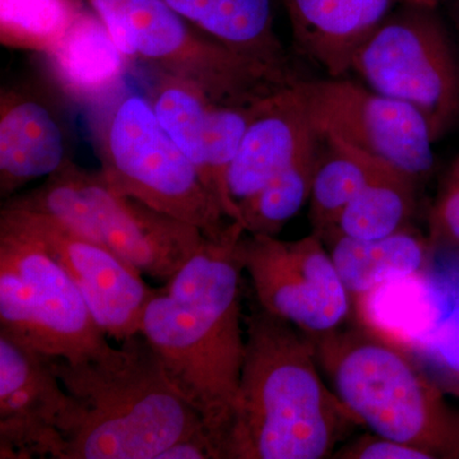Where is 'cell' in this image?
<instances>
[{"label":"cell","instance_id":"obj_18","mask_svg":"<svg viewBox=\"0 0 459 459\" xmlns=\"http://www.w3.org/2000/svg\"><path fill=\"white\" fill-rule=\"evenodd\" d=\"M322 238L352 298L418 276L428 267L433 249L430 238L409 228L376 240H359L334 231Z\"/></svg>","mask_w":459,"mask_h":459},{"label":"cell","instance_id":"obj_23","mask_svg":"<svg viewBox=\"0 0 459 459\" xmlns=\"http://www.w3.org/2000/svg\"><path fill=\"white\" fill-rule=\"evenodd\" d=\"M153 74L155 78L151 82L147 98L152 104L157 119L171 140L195 164L207 186L205 126L208 108L213 101L188 81L164 72L153 71Z\"/></svg>","mask_w":459,"mask_h":459},{"label":"cell","instance_id":"obj_16","mask_svg":"<svg viewBox=\"0 0 459 459\" xmlns=\"http://www.w3.org/2000/svg\"><path fill=\"white\" fill-rule=\"evenodd\" d=\"M39 56L57 92L87 108L124 89L133 65L90 7L84 9L62 40Z\"/></svg>","mask_w":459,"mask_h":459},{"label":"cell","instance_id":"obj_25","mask_svg":"<svg viewBox=\"0 0 459 459\" xmlns=\"http://www.w3.org/2000/svg\"><path fill=\"white\" fill-rule=\"evenodd\" d=\"M87 7L86 0H0V42L11 49L45 53Z\"/></svg>","mask_w":459,"mask_h":459},{"label":"cell","instance_id":"obj_15","mask_svg":"<svg viewBox=\"0 0 459 459\" xmlns=\"http://www.w3.org/2000/svg\"><path fill=\"white\" fill-rule=\"evenodd\" d=\"M65 126L36 95L3 89L0 95V198L8 201L27 184L48 178L68 160Z\"/></svg>","mask_w":459,"mask_h":459},{"label":"cell","instance_id":"obj_2","mask_svg":"<svg viewBox=\"0 0 459 459\" xmlns=\"http://www.w3.org/2000/svg\"><path fill=\"white\" fill-rule=\"evenodd\" d=\"M221 459H325L359 427L323 382L310 338L256 305Z\"/></svg>","mask_w":459,"mask_h":459},{"label":"cell","instance_id":"obj_7","mask_svg":"<svg viewBox=\"0 0 459 459\" xmlns=\"http://www.w3.org/2000/svg\"><path fill=\"white\" fill-rule=\"evenodd\" d=\"M0 332L49 358L71 364L113 346L65 268L3 210Z\"/></svg>","mask_w":459,"mask_h":459},{"label":"cell","instance_id":"obj_31","mask_svg":"<svg viewBox=\"0 0 459 459\" xmlns=\"http://www.w3.org/2000/svg\"><path fill=\"white\" fill-rule=\"evenodd\" d=\"M451 183L459 184V156L452 168Z\"/></svg>","mask_w":459,"mask_h":459},{"label":"cell","instance_id":"obj_24","mask_svg":"<svg viewBox=\"0 0 459 459\" xmlns=\"http://www.w3.org/2000/svg\"><path fill=\"white\" fill-rule=\"evenodd\" d=\"M86 175V169L68 160L40 186L9 198L3 205L50 217L80 237L107 247L87 190Z\"/></svg>","mask_w":459,"mask_h":459},{"label":"cell","instance_id":"obj_17","mask_svg":"<svg viewBox=\"0 0 459 459\" xmlns=\"http://www.w3.org/2000/svg\"><path fill=\"white\" fill-rule=\"evenodd\" d=\"M305 56L332 78L351 72L362 42L388 13L391 0H282Z\"/></svg>","mask_w":459,"mask_h":459},{"label":"cell","instance_id":"obj_19","mask_svg":"<svg viewBox=\"0 0 459 459\" xmlns=\"http://www.w3.org/2000/svg\"><path fill=\"white\" fill-rule=\"evenodd\" d=\"M179 16L232 49L290 68L272 0H164Z\"/></svg>","mask_w":459,"mask_h":459},{"label":"cell","instance_id":"obj_22","mask_svg":"<svg viewBox=\"0 0 459 459\" xmlns=\"http://www.w3.org/2000/svg\"><path fill=\"white\" fill-rule=\"evenodd\" d=\"M319 137L304 148L273 179L238 207V222L252 237H277L312 195Z\"/></svg>","mask_w":459,"mask_h":459},{"label":"cell","instance_id":"obj_4","mask_svg":"<svg viewBox=\"0 0 459 459\" xmlns=\"http://www.w3.org/2000/svg\"><path fill=\"white\" fill-rule=\"evenodd\" d=\"M307 337L334 394L359 424L435 458L451 455L459 416L409 353L364 328L340 327Z\"/></svg>","mask_w":459,"mask_h":459},{"label":"cell","instance_id":"obj_10","mask_svg":"<svg viewBox=\"0 0 459 459\" xmlns=\"http://www.w3.org/2000/svg\"><path fill=\"white\" fill-rule=\"evenodd\" d=\"M240 252L256 303L268 313L307 336L336 331L349 318L352 296L316 232L292 241L244 234Z\"/></svg>","mask_w":459,"mask_h":459},{"label":"cell","instance_id":"obj_14","mask_svg":"<svg viewBox=\"0 0 459 459\" xmlns=\"http://www.w3.org/2000/svg\"><path fill=\"white\" fill-rule=\"evenodd\" d=\"M299 81L263 99L247 126L228 174V195L237 222L238 207L316 140Z\"/></svg>","mask_w":459,"mask_h":459},{"label":"cell","instance_id":"obj_13","mask_svg":"<svg viewBox=\"0 0 459 459\" xmlns=\"http://www.w3.org/2000/svg\"><path fill=\"white\" fill-rule=\"evenodd\" d=\"M86 186L105 246L141 274L166 283L204 246L197 226L117 195L100 171L87 170Z\"/></svg>","mask_w":459,"mask_h":459},{"label":"cell","instance_id":"obj_30","mask_svg":"<svg viewBox=\"0 0 459 459\" xmlns=\"http://www.w3.org/2000/svg\"><path fill=\"white\" fill-rule=\"evenodd\" d=\"M157 459H220L219 446L205 429L172 444Z\"/></svg>","mask_w":459,"mask_h":459},{"label":"cell","instance_id":"obj_32","mask_svg":"<svg viewBox=\"0 0 459 459\" xmlns=\"http://www.w3.org/2000/svg\"><path fill=\"white\" fill-rule=\"evenodd\" d=\"M412 2H415V3H425V2H428V0H412Z\"/></svg>","mask_w":459,"mask_h":459},{"label":"cell","instance_id":"obj_1","mask_svg":"<svg viewBox=\"0 0 459 459\" xmlns=\"http://www.w3.org/2000/svg\"><path fill=\"white\" fill-rule=\"evenodd\" d=\"M234 221L220 238H205L197 255L155 295L141 333L155 350L171 385L221 449L237 402L246 329L241 313L240 241Z\"/></svg>","mask_w":459,"mask_h":459},{"label":"cell","instance_id":"obj_8","mask_svg":"<svg viewBox=\"0 0 459 459\" xmlns=\"http://www.w3.org/2000/svg\"><path fill=\"white\" fill-rule=\"evenodd\" d=\"M355 72L371 90L424 115L434 140L459 115V65L439 21L411 7L385 17L353 56Z\"/></svg>","mask_w":459,"mask_h":459},{"label":"cell","instance_id":"obj_12","mask_svg":"<svg viewBox=\"0 0 459 459\" xmlns=\"http://www.w3.org/2000/svg\"><path fill=\"white\" fill-rule=\"evenodd\" d=\"M66 398L51 358L0 332V458L60 459Z\"/></svg>","mask_w":459,"mask_h":459},{"label":"cell","instance_id":"obj_9","mask_svg":"<svg viewBox=\"0 0 459 459\" xmlns=\"http://www.w3.org/2000/svg\"><path fill=\"white\" fill-rule=\"evenodd\" d=\"M314 131L392 166L415 180L434 168V137L424 115L367 84L342 78L299 81Z\"/></svg>","mask_w":459,"mask_h":459},{"label":"cell","instance_id":"obj_28","mask_svg":"<svg viewBox=\"0 0 459 459\" xmlns=\"http://www.w3.org/2000/svg\"><path fill=\"white\" fill-rule=\"evenodd\" d=\"M332 458L338 459H434L430 453L389 439L382 435L369 434L358 437L336 449Z\"/></svg>","mask_w":459,"mask_h":459},{"label":"cell","instance_id":"obj_27","mask_svg":"<svg viewBox=\"0 0 459 459\" xmlns=\"http://www.w3.org/2000/svg\"><path fill=\"white\" fill-rule=\"evenodd\" d=\"M416 356L440 389L459 395V305L419 338Z\"/></svg>","mask_w":459,"mask_h":459},{"label":"cell","instance_id":"obj_21","mask_svg":"<svg viewBox=\"0 0 459 459\" xmlns=\"http://www.w3.org/2000/svg\"><path fill=\"white\" fill-rule=\"evenodd\" d=\"M385 166L389 165L361 151L319 137L318 162L309 199L314 232L323 235L331 231L347 204Z\"/></svg>","mask_w":459,"mask_h":459},{"label":"cell","instance_id":"obj_3","mask_svg":"<svg viewBox=\"0 0 459 459\" xmlns=\"http://www.w3.org/2000/svg\"><path fill=\"white\" fill-rule=\"evenodd\" d=\"M51 365L68 395L60 459H157L205 429L142 333L86 360Z\"/></svg>","mask_w":459,"mask_h":459},{"label":"cell","instance_id":"obj_6","mask_svg":"<svg viewBox=\"0 0 459 459\" xmlns=\"http://www.w3.org/2000/svg\"><path fill=\"white\" fill-rule=\"evenodd\" d=\"M120 51L195 84L217 104H252L298 82L291 68L247 56L217 41L164 0H86Z\"/></svg>","mask_w":459,"mask_h":459},{"label":"cell","instance_id":"obj_20","mask_svg":"<svg viewBox=\"0 0 459 459\" xmlns=\"http://www.w3.org/2000/svg\"><path fill=\"white\" fill-rule=\"evenodd\" d=\"M416 181L385 166L347 204L331 231L359 240H376L409 228L416 210Z\"/></svg>","mask_w":459,"mask_h":459},{"label":"cell","instance_id":"obj_29","mask_svg":"<svg viewBox=\"0 0 459 459\" xmlns=\"http://www.w3.org/2000/svg\"><path fill=\"white\" fill-rule=\"evenodd\" d=\"M431 244L443 243L459 246V184L449 183L448 188L430 216Z\"/></svg>","mask_w":459,"mask_h":459},{"label":"cell","instance_id":"obj_11","mask_svg":"<svg viewBox=\"0 0 459 459\" xmlns=\"http://www.w3.org/2000/svg\"><path fill=\"white\" fill-rule=\"evenodd\" d=\"M2 210L65 268L108 338L120 343L141 333L144 310L156 290L146 285L140 272L108 247L80 237L50 217L5 205Z\"/></svg>","mask_w":459,"mask_h":459},{"label":"cell","instance_id":"obj_5","mask_svg":"<svg viewBox=\"0 0 459 459\" xmlns=\"http://www.w3.org/2000/svg\"><path fill=\"white\" fill-rule=\"evenodd\" d=\"M89 126L100 174L115 193L192 223L211 238L234 222L162 128L147 96L124 87L89 108Z\"/></svg>","mask_w":459,"mask_h":459},{"label":"cell","instance_id":"obj_26","mask_svg":"<svg viewBox=\"0 0 459 459\" xmlns=\"http://www.w3.org/2000/svg\"><path fill=\"white\" fill-rule=\"evenodd\" d=\"M263 99L241 105L211 102L208 108L205 126L207 186L230 221H235V217L228 195L229 170L237 159L247 126L258 113Z\"/></svg>","mask_w":459,"mask_h":459}]
</instances>
